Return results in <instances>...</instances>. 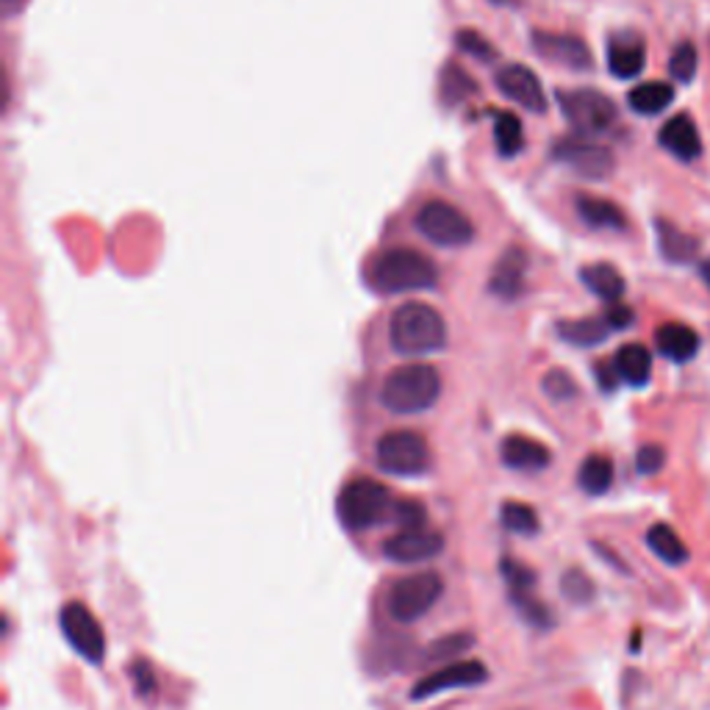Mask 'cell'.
I'll use <instances>...</instances> for the list:
<instances>
[{
    "instance_id": "obj_1",
    "label": "cell",
    "mask_w": 710,
    "mask_h": 710,
    "mask_svg": "<svg viewBox=\"0 0 710 710\" xmlns=\"http://www.w3.org/2000/svg\"><path fill=\"white\" fill-rule=\"evenodd\" d=\"M389 339L392 347L403 355L439 353L448 344V325L428 303H405L392 314Z\"/></svg>"
},
{
    "instance_id": "obj_2",
    "label": "cell",
    "mask_w": 710,
    "mask_h": 710,
    "mask_svg": "<svg viewBox=\"0 0 710 710\" xmlns=\"http://www.w3.org/2000/svg\"><path fill=\"white\" fill-rule=\"evenodd\" d=\"M441 378L430 364H405L387 375L380 403L392 414H423L439 400Z\"/></svg>"
},
{
    "instance_id": "obj_3",
    "label": "cell",
    "mask_w": 710,
    "mask_h": 710,
    "mask_svg": "<svg viewBox=\"0 0 710 710\" xmlns=\"http://www.w3.org/2000/svg\"><path fill=\"white\" fill-rule=\"evenodd\" d=\"M372 283L383 294L419 292L439 283V267L425 253L411 247H394L375 261Z\"/></svg>"
},
{
    "instance_id": "obj_4",
    "label": "cell",
    "mask_w": 710,
    "mask_h": 710,
    "mask_svg": "<svg viewBox=\"0 0 710 710\" xmlns=\"http://www.w3.org/2000/svg\"><path fill=\"white\" fill-rule=\"evenodd\" d=\"M394 497L383 483L372 478H355L339 491L336 511L339 519L347 530H369L375 525H383L389 516H394Z\"/></svg>"
},
{
    "instance_id": "obj_5",
    "label": "cell",
    "mask_w": 710,
    "mask_h": 710,
    "mask_svg": "<svg viewBox=\"0 0 710 710\" xmlns=\"http://www.w3.org/2000/svg\"><path fill=\"white\" fill-rule=\"evenodd\" d=\"M375 458L380 469L400 478H419L433 464L428 441L414 430H389L387 436H380Z\"/></svg>"
},
{
    "instance_id": "obj_6",
    "label": "cell",
    "mask_w": 710,
    "mask_h": 710,
    "mask_svg": "<svg viewBox=\"0 0 710 710\" xmlns=\"http://www.w3.org/2000/svg\"><path fill=\"white\" fill-rule=\"evenodd\" d=\"M444 595V580L436 572H419V575L400 577L387 597V611L392 622L411 625L423 619L430 608Z\"/></svg>"
},
{
    "instance_id": "obj_7",
    "label": "cell",
    "mask_w": 710,
    "mask_h": 710,
    "mask_svg": "<svg viewBox=\"0 0 710 710\" xmlns=\"http://www.w3.org/2000/svg\"><path fill=\"white\" fill-rule=\"evenodd\" d=\"M417 231L425 240L441 247H464L469 245L475 236V225L461 209H455L453 203L444 200H428L423 209L417 211Z\"/></svg>"
},
{
    "instance_id": "obj_8",
    "label": "cell",
    "mask_w": 710,
    "mask_h": 710,
    "mask_svg": "<svg viewBox=\"0 0 710 710\" xmlns=\"http://www.w3.org/2000/svg\"><path fill=\"white\" fill-rule=\"evenodd\" d=\"M561 100V111L575 125L580 134H602L616 123V106L608 95L597 93V89H570V93H558Z\"/></svg>"
},
{
    "instance_id": "obj_9",
    "label": "cell",
    "mask_w": 710,
    "mask_h": 710,
    "mask_svg": "<svg viewBox=\"0 0 710 710\" xmlns=\"http://www.w3.org/2000/svg\"><path fill=\"white\" fill-rule=\"evenodd\" d=\"M59 625H62V633L70 641V647H73L81 658H86V661L95 663V666L103 663L106 633L89 608L81 605V602H68V605L62 608V613H59Z\"/></svg>"
},
{
    "instance_id": "obj_10",
    "label": "cell",
    "mask_w": 710,
    "mask_h": 710,
    "mask_svg": "<svg viewBox=\"0 0 710 710\" xmlns=\"http://www.w3.org/2000/svg\"><path fill=\"white\" fill-rule=\"evenodd\" d=\"M552 156L558 161H564L570 170H575L577 175L600 181L613 172V154L605 145L586 139V136H566L552 147Z\"/></svg>"
},
{
    "instance_id": "obj_11",
    "label": "cell",
    "mask_w": 710,
    "mask_h": 710,
    "mask_svg": "<svg viewBox=\"0 0 710 710\" xmlns=\"http://www.w3.org/2000/svg\"><path fill=\"white\" fill-rule=\"evenodd\" d=\"M486 680H489V669L480 661H453L448 663V666H441L439 672L419 680L414 691H411V699H417L419 702V699H430L436 697V694L453 691V688L480 686Z\"/></svg>"
},
{
    "instance_id": "obj_12",
    "label": "cell",
    "mask_w": 710,
    "mask_h": 710,
    "mask_svg": "<svg viewBox=\"0 0 710 710\" xmlns=\"http://www.w3.org/2000/svg\"><path fill=\"white\" fill-rule=\"evenodd\" d=\"M497 89L509 100L519 103L522 109L536 111V114L547 111L544 86H541L539 75L527 70L525 64H505L497 73Z\"/></svg>"
},
{
    "instance_id": "obj_13",
    "label": "cell",
    "mask_w": 710,
    "mask_h": 710,
    "mask_svg": "<svg viewBox=\"0 0 710 710\" xmlns=\"http://www.w3.org/2000/svg\"><path fill=\"white\" fill-rule=\"evenodd\" d=\"M444 550V536L433 530H403L383 541V555L394 564H423Z\"/></svg>"
},
{
    "instance_id": "obj_14",
    "label": "cell",
    "mask_w": 710,
    "mask_h": 710,
    "mask_svg": "<svg viewBox=\"0 0 710 710\" xmlns=\"http://www.w3.org/2000/svg\"><path fill=\"white\" fill-rule=\"evenodd\" d=\"M532 48L539 50L541 59L552 64L570 70H591V50L575 34H550V32H536L532 34Z\"/></svg>"
},
{
    "instance_id": "obj_15",
    "label": "cell",
    "mask_w": 710,
    "mask_h": 710,
    "mask_svg": "<svg viewBox=\"0 0 710 710\" xmlns=\"http://www.w3.org/2000/svg\"><path fill=\"white\" fill-rule=\"evenodd\" d=\"M647 64V48L638 34H616L608 42V70L616 78H636Z\"/></svg>"
},
{
    "instance_id": "obj_16",
    "label": "cell",
    "mask_w": 710,
    "mask_h": 710,
    "mask_svg": "<svg viewBox=\"0 0 710 710\" xmlns=\"http://www.w3.org/2000/svg\"><path fill=\"white\" fill-rule=\"evenodd\" d=\"M658 142H661L663 150H669L680 161H694L702 154V139H699L697 125L691 123L688 114L672 117L658 134Z\"/></svg>"
},
{
    "instance_id": "obj_17",
    "label": "cell",
    "mask_w": 710,
    "mask_h": 710,
    "mask_svg": "<svg viewBox=\"0 0 710 710\" xmlns=\"http://www.w3.org/2000/svg\"><path fill=\"white\" fill-rule=\"evenodd\" d=\"M502 464L511 466V469L522 472H539L544 466H550L552 453L541 444V441L530 439V436H509V439L500 444Z\"/></svg>"
},
{
    "instance_id": "obj_18",
    "label": "cell",
    "mask_w": 710,
    "mask_h": 710,
    "mask_svg": "<svg viewBox=\"0 0 710 710\" xmlns=\"http://www.w3.org/2000/svg\"><path fill=\"white\" fill-rule=\"evenodd\" d=\"M656 344H658V353L666 355L669 362H677V364L691 362L694 355L699 353L697 331L683 322L661 325L656 333Z\"/></svg>"
},
{
    "instance_id": "obj_19",
    "label": "cell",
    "mask_w": 710,
    "mask_h": 710,
    "mask_svg": "<svg viewBox=\"0 0 710 710\" xmlns=\"http://www.w3.org/2000/svg\"><path fill=\"white\" fill-rule=\"evenodd\" d=\"M525 270H527L525 253L505 250L500 261H497L494 272H491V292H494L497 297H502V301H514V297H519L522 283H525Z\"/></svg>"
},
{
    "instance_id": "obj_20",
    "label": "cell",
    "mask_w": 710,
    "mask_h": 710,
    "mask_svg": "<svg viewBox=\"0 0 710 710\" xmlns=\"http://www.w3.org/2000/svg\"><path fill=\"white\" fill-rule=\"evenodd\" d=\"M613 367H616L619 378L631 387H647L649 375H652V355L644 344H625V347H619Z\"/></svg>"
},
{
    "instance_id": "obj_21",
    "label": "cell",
    "mask_w": 710,
    "mask_h": 710,
    "mask_svg": "<svg viewBox=\"0 0 710 710\" xmlns=\"http://www.w3.org/2000/svg\"><path fill=\"white\" fill-rule=\"evenodd\" d=\"M656 231H658V250L663 253V258L672 264H688L697 258V240L694 236H688L686 231H680L677 225H672V222L666 220H658L656 222Z\"/></svg>"
},
{
    "instance_id": "obj_22",
    "label": "cell",
    "mask_w": 710,
    "mask_h": 710,
    "mask_svg": "<svg viewBox=\"0 0 710 710\" xmlns=\"http://www.w3.org/2000/svg\"><path fill=\"white\" fill-rule=\"evenodd\" d=\"M577 215L583 222L591 228H611V231H622L627 225L625 211L619 209L616 203L605 200V197L580 195L577 197Z\"/></svg>"
},
{
    "instance_id": "obj_23",
    "label": "cell",
    "mask_w": 710,
    "mask_h": 710,
    "mask_svg": "<svg viewBox=\"0 0 710 710\" xmlns=\"http://www.w3.org/2000/svg\"><path fill=\"white\" fill-rule=\"evenodd\" d=\"M580 278L597 297L608 303H619V297L625 294V278L611 264H588L580 270Z\"/></svg>"
},
{
    "instance_id": "obj_24",
    "label": "cell",
    "mask_w": 710,
    "mask_h": 710,
    "mask_svg": "<svg viewBox=\"0 0 710 710\" xmlns=\"http://www.w3.org/2000/svg\"><path fill=\"white\" fill-rule=\"evenodd\" d=\"M647 547L669 566H680L688 561L686 541L680 539L672 525H663V522H658V525H652L647 530Z\"/></svg>"
},
{
    "instance_id": "obj_25",
    "label": "cell",
    "mask_w": 710,
    "mask_h": 710,
    "mask_svg": "<svg viewBox=\"0 0 710 710\" xmlns=\"http://www.w3.org/2000/svg\"><path fill=\"white\" fill-rule=\"evenodd\" d=\"M558 333L570 344H577V347H595V344L605 342L608 333H611V325L605 322V317L566 319V322L558 325Z\"/></svg>"
},
{
    "instance_id": "obj_26",
    "label": "cell",
    "mask_w": 710,
    "mask_h": 710,
    "mask_svg": "<svg viewBox=\"0 0 710 710\" xmlns=\"http://www.w3.org/2000/svg\"><path fill=\"white\" fill-rule=\"evenodd\" d=\"M672 84H663V81L638 84L636 89H631V95H627V103H631V109L638 111V114H661L666 106H672Z\"/></svg>"
},
{
    "instance_id": "obj_27",
    "label": "cell",
    "mask_w": 710,
    "mask_h": 710,
    "mask_svg": "<svg viewBox=\"0 0 710 710\" xmlns=\"http://www.w3.org/2000/svg\"><path fill=\"white\" fill-rule=\"evenodd\" d=\"M577 483L586 494H605L613 483V461L608 455H588L580 464V472H577Z\"/></svg>"
},
{
    "instance_id": "obj_28",
    "label": "cell",
    "mask_w": 710,
    "mask_h": 710,
    "mask_svg": "<svg viewBox=\"0 0 710 710\" xmlns=\"http://www.w3.org/2000/svg\"><path fill=\"white\" fill-rule=\"evenodd\" d=\"M494 123V142L497 150L502 156H516L525 145V131H522L519 117H514L511 111H497Z\"/></svg>"
},
{
    "instance_id": "obj_29",
    "label": "cell",
    "mask_w": 710,
    "mask_h": 710,
    "mask_svg": "<svg viewBox=\"0 0 710 710\" xmlns=\"http://www.w3.org/2000/svg\"><path fill=\"white\" fill-rule=\"evenodd\" d=\"M500 522L505 530L519 532V536H532V532H539L541 527L536 509H530L525 502H502Z\"/></svg>"
},
{
    "instance_id": "obj_30",
    "label": "cell",
    "mask_w": 710,
    "mask_h": 710,
    "mask_svg": "<svg viewBox=\"0 0 710 710\" xmlns=\"http://www.w3.org/2000/svg\"><path fill=\"white\" fill-rule=\"evenodd\" d=\"M697 48H694L691 42H680L677 48H674L672 59H669V73H672V78L680 81V84H691L694 75H697Z\"/></svg>"
},
{
    "instance_id": "obj_31",
    "label": "cell",
    "mask_w": 710,
    "mask_h": 710,
    "mask_svg": "<svg viewBox=\"0 0 710 710\" xmlns=\"http://www.w3.org/2000/svg\"><path fill=\"white\" fill-rule=\"evenodd\" d=\"M500 572L502 577H505V583H509L511 597L530 595V588L536 586V572L527 570L525 564H519V561H514V558H505V561L500 564Z\"/></svg>"
},
{
    "instance_id": "obj_32",
    "label": "cell",
    "mask_w": 710,
    "mask_h": 710,
    "mask_svg": "<svg viewBox=\"0 0 710 710\" xmlns=\"http://www.w3.org/2000/svg\"><path fill=\"white\" fill-rule=\"evenodd\" d=\"M466 93H475V84L469 81V75L455 68V64H448L444 73H441V95L448 98V103H458V100L466 98Z\"/></svg>"
},
{
    "instance_id": "obj_33",
    "label": "cell",
    "mask_w": 710,
    "mask_h": 710,
    "mask_svg": "<svg viewBox=\"0 0 710 710\" xmlns=\"http://www.w3.org/2000/svg\"><path fill=\"white\" fill-rule=\"evenodd\" d=\"M472 644H475V636H472V633H453V636H444L439 638V641L430 644L428 661H450V658L466 652Z\"/></svg>"
},
{
    "instance_id": "obj_34",
    "label": "cell",
    "mask_w": 710,
    "mask_h": 710,
    "mask_svg": "<svg viewBox=\"0 0 710 710\" xmlns=\"http://www.w3.org/2000/svg\"><path fill=\"white\" fill-rule=\"evenodd\" d=\"M394 519L400 522L403 530H423V525L428 522V514H425L423 502L397 500V505H394Z\"/></svg>"
},
{
    "instance_id": "obj_35",
    "label": "cell",
    "mask_w": 710,
    "mask_h": 710,
    "mask_svg": "<svg viewBox=\"0 0 710 710\" xmlns=\"http://www.w3.org/2000/svg\"><path fill=\"white\" fill-rule=\"evenodd\" d=\"M516 605V611L522 613V616L527 619V625H536V627H550L552 625V616L550 611H547L544 605H541L539 600H530L527 595H519V597H511Z\"/></svg>"
},
{
    "instance_id": "obj_36",
    "label": "cell",
    "mask_w": 710,
    "mask_h": 710,
    "mask_svg": "<svg viewBox=\"0 0 710 710\" xmlns=\"http://www.w3.org/2000/svg\"><path fill=\"white\" fill-rule=\"evenodd\" d=\"M561 588H564V595L570 597L572 602H588L591 597H595V586H591V580H588L583 572H575V570L566 572Z\"/></svg>"
},
{
    "instance_id": "obj_37",
    "label": "cell",
    "mask_w": 710,
    "mask_h": 710,
    "mask_svg": "<svg viewBox=\"0 0 710 710\" xmlns=\"http://www.w3.org/2000/svg\"><path fill=\"white\" fill-rule=\"evenodd\" d=\"M455 42H458V48L464 50L466 56H475L480 62H491V59H494V48H491L478 32H458Z\"/></svg>"
},
{
    "instance_id": "obj_38",
    "label": "cell",
    "mask_w": 710,
    "mask_h": 710,
    "mask_svg": "<svg viewBox=\"0 0 710 710\" xmlns=\"http://www.w3.org/2000/svg\"><path fill=\"white\" fill-rule=\"evenodd\" d=\"M544 392L550 394L552 400H570L577 394V387L575 380H572L564 369H552V372H547L544 378Z\"/></svg>"
},
{
    "instance_id": "obj_39",
    "label": "cell",
    "mask_w": 710,
    "mask_h": 710,
    "mask_svg": "<svg viewBox=\"0 0 710 710\" xmlns=\"http://www.w3.org/2000/svg\"><path fill=\"white\" fill-rule=\"evenodd\" d=\"M663 461H666L663 448H658V444H644L636 455L638 475H656V472H661Z\"/></svg>"
},
{
    "instance_id": "obj_40",
    "label": "cell",
    "mask_w": 710,
    "mask_h": 710,
    "mask_svg": "<svg viewBox=\"0 0 710 710\" xmlns=\"http://www.w3.org/2000/svg\"><path fill=\"white\" fill-rule=\"evenodd\" d=\"M131 677H134L136 691H139L142 697H154V694H156V674H154V669L147 666L145 661L131 663Z\"/></svg>"
},
{
    "instance_id": "obj_41",
    "label": "cell",
    "mask_w": 710,
    "mask_h": 710,
    "mask_svg": "<svg viewBox=\"0 0 710 710\" xmlns=\"http://www.w3.org/2000/svg\"><path fill=\"white\" fill-rule=\"evenodd\" d=\"M602 317H605V322L611 325V331H625V328H631L633 325V311L627 306H622V303H611Z\"/></svg>"
},
{
    "instance_id": "obj_42",
    "label": "cell",
    "mask_w": 710,
    "mask_h": 710,
    "mask_svg": "<svg viewBox=\"0 0 710 710\" xmlns=\"http://www.w3.org/2000/svg\"><path fill=\"white\" fill-rule=\"evenodd\" d=\"M597 380H600V387L605 389V392H613L622 378H619V372L613 364H597Z\"/></svg>"
},
{
    "instance_id": "obj_43",
    "label": "cell",
    "mask_w": 710,
    "mask_h": 710,
    "mask_svg": "<svg viewBox=\"0 0 710 710\" xmlns=\"http://www.w3.org/2000/svg\"><path fill=\"white\" fill-rule=\"evenodd\" d=\"M705 276H708V281H710V264H708V267H705Z\"/></svg>"
},
{
    "instance_id": "obj_44",
    "label": "cell",
    "mask_w": 710,
    "mask_h": 710,
    "mask_svg": "<svg viewBox=\"0 0 710 710\" xmlns=\"http://www.w3.org/2000/svg\"><path fill=\"white\" fill-rule=\"evenodd\" d=\"M7 3H14V0H7Z\"/></svg>"
}]
</instances>
